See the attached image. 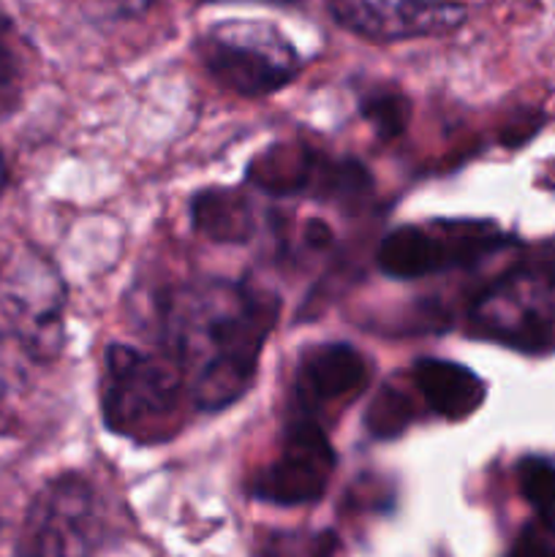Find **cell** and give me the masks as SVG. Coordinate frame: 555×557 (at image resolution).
Wrapping results in <instances>:
<instances>
[{
    "instance_id": "cell-20",
    "label": "cell",
    "mask_w": 555,
    "mask_h": 557,
    "mask_svg": "<svg viewBox=\"0 0 555 557\" xmlns=\"http://www.w3.org/2000/svg\"><path fill=\"white\" fill-rule=\"evenodd\" d=\"M156 0H103V11L109 16H118V20H128V16L145 14Z\"/></svg>"
},
{
    "instance_id": "cell-15",
    "label": "cell",
    "mask_w": 555,
    "mask_h": 557,
    "mask_svg": "<svg viewBox=\"0 0 555 557\" xmlns=\"http://www.w3.org/2000/svg\"><path fill=\"white\" fill-rule=\"evenodd\" d=\"M27 60L22 38L9 16L0 14V117L16 112L25 98Z\"/></svg>"
},
{
    "instance_id": "cell-11",
    "label": "cell",
    "mask_w": 555,
    "mask_h": 557,
    "mask_svg": "<svg viewBox=\"0 0 555 557\" xmlns=\"http://www.w3.org/2000/svg\"><path fill=\"white\" fill-rule=\"evenodd\" d=\"M414 389L422 395L424 406L441 419L462 422L473 417L488 397V386L473 370L452 359L422 357L411 368Z\"/></svg>"
},
{
    "instance_id": "cell-19",
    "label": "cell",
    "mask_w": 555,
    "mask_h": 557,
    "mask_svg": "<svg viewBox=\"0 0 555 557\" xmlns=\"http://www.w3.org/2000/svg\"><path fill=\"white\" fill-rule=\"evenodd\" d=\"M504 557H555V544L536 528H526Z\"/></svg>"
},
{
    "instance_id": "cell-14",
    "label": "cell",
    "mask_w": 555,
    "mask_h": 557,
    "mask_svg": "<svg viewBox=\"0 0 555 557\" xmlns=\"http://www.w3.org/2000/svg\"><path fill=\"white\" fill-rule=\"evenodd\" d=\"M414 422V403L406 386L384 384L365 411V430L370 438L390 441L406 433Z\"/></svg>"
},
{
    "instance_id": "cell-7",
    "label": "cell",
    "mask_w": 555,
    "mask_h": 557,
    "mask_svg": "<svg viewBox=\"0 0 555 557\" xmlns=\"http://www.w3.org/2000/svg\"><path fill=\"white\" fill-rule=\"evenodd\" d=\"M337 457L319 419L294 417L283 430L278 455L261 468L250 495L272 506H308L324 498Z\"/></svg>"
},
{
    "instance_id": "cell-12",
    "label": "cell",
    "mask_w": 555,
    "mask_h": 557,
    "mask_svg": "<svg viewBox=\"0 0 555 557\" xmlns=\"http://www.w3.org/2000/svg\"><path fill=\"white\" fill-rule=\"evenodd\" d=\"M324 161L326 158L316 156L303 145H278L254 158L248 166V180L272 196H294L305 190L316 194Z\"/></svg>"
},
{
    "instance_id": "cell-10",
    "label": "cell",
    "mask_w": 555,
    "mask_h": 557,
    "mask_svg": "<svg viewBox=\"0 0 555 557\" xmlns=\"http://www.w3.org/2000/svg\"><path fill=\"white\" fill-rule=\"evenodd\" d=\"M368 359L351 343H316L303 351L294 375L297 417L316 419L332 403H346L368 384Z\"/></svg>"
},
{
    "instance_id": "cell-17",
    "label": "cell",
    "mask_w": 555,
    "mask_h": 557,
    "mask_svg": "<svg viewBox=\"0 0 555 557\" xmlns=\"http://www.w3.org/2000/svg\"><path fill=\"white\" fill-rule=\"evenodd\" d=\"M359 112H362V117L373 125V131L381 139L392 141L406 131L408 117H411V101H408L400 90L381 87V90L368 92V96L359 101Z\"/></svg>"
},
{
    "instance_id": "cell-16",
    "label": "cell",
    "mask_w": 555,
    "mask_h": 557,
    "mask_svg": "<svg viewBox=\"0 0 555 557\" xmlns=\"http://www.w3.org/2000/svg\"><path fill=\"white\" fill-rule=\"evenodd\" d=\"M337 549L335 531H270L261 536L256 557H335Z\"/></svg>"
},
{
    "instance_id": "cell-22",
    "label": "cell",
    "mask_w": 555,
    "mask_h": 557,
    "mask_svg": "<svg viewBox=\"0 0 555 557\" xmlns=\"http://www.w3.org/2000/svg\"><path fill=\"white\" fill-rule=\"evenodd\" d=\"M272 3H297V0H272Z\"/></svg>"
},
{
    "instance_id": "cell-9",
    "label": "cell",
    "mask_w": 555,
    "mask_h": 557,
    "mask_svg": "<svg viewBox=\"0 0 555 557\" xmlns=\"http://www.w3.org/2000/svg\"><path fill=\"white\" fill-rule=\"evenodd\" d=\"M335 22L368 41H408L446 36L466 22L457 0H324Z\"/></svg>"
},
{
    "instance_id": "cell-4",
    "label": "cell",
    "mask_w": 555,
    "mask_h": 557,
    "mask_svg": "<svg viewBox=\"0 0 555 557\" xmlns=\"http://www.w3.org/2000/svg\"><path fill=\"white\" fill-rule=\"evenodd\" d=\"M0 313L33 359L58 357L63 348L65 283L58 267L30 245L0 256Z\"/></svg>"
},
{
    "instance_id": "cell-5",
    "label": "cell",
    "mask_w": 555,
    "mask_h": 557,
    "mask_svg": "<svg viewBox=\"0 0 555 557\" xmlns=\"http://www.w3.org/2000/svg\"><path fill=\"white\" fill-rule=\"evenodd\" d=\"M506 237L488 221H435L430 226H397L381 239L375 261L395 281H419L457 267L477 264Z\"/></svg>"
},
{
    "instance_id": "cell-8",
    "label": "cell",
    "mask_w": 555,
    "mask_h": 557,
    "mask_svg": "<svg viewBox=\"0 0 555 557\" xmlns=\"http://www.w3.org/2000/svg\"><path fill=\"white\" fill-rule=\"evenodd\" d=\"M101 528V498L96 487L76 473L49 482L33 504L30 542L38 555L90 557Z\"/></svg>"
},
{
    "instance_id": "cell-18",
    "label": "cell",
    "mask_w": 555,
    "mask_h": 557,
    "mask_svg": "<svg viewBox=\"0 0 555 557\" xmlns=\"http://www.w3.org/2000/svg\"><path fill=\"white\" fill-rule=\"evenodd\" d=\"M517 484L520 495L544 517V522L555 517V462L544 457H526L517 466Z\"/></svg>"
},
{
    "instance_id": "cell-1",
    "label": "cell",
    "mask_w": 555,
    "mask_h": 557,
    "mask_svg": "<svg viewBox=\"0 0 555 557\" xmlns=\"http://www.w3.org/2000/svg\"><path fill=\"white\" fill-rule=\"evenodd\" d=\"M278 315L275 294L250 283L205 277L169 288L161 302L163 357L180 370L196 411L215 413L243 400Z\"/></svg>"
},
{
    "instance_id": "cell-2",
    "label": "cell",
    "mask_w": 555,
    "mask_h": 557,
    "mask_svg": "<svg viewBox=\"0 0 555 557\" xmlns=\"http://www.w3.org/2000/svg\"><path fill=\"white\" fill-rule=\"evenodd\" d=\"M185 384L172 359L112 343L103 357L101 419L109 433L136 444H161L180 422Z\"/></svg>"
},
{
    "instance_id": "cell-13",
    "label": "cell",
    "mask_w": 555,
    "mask_h": 557,
    "mask_svg": "<svg viewBox=\"0 0 555 557\" xmlns=\"http://www.w3.org/2000/svg\"><path fill=\"white\" fill-rule=\"evenodd\" d=\"M190 223L212 243L234 245L254 237V207L248 196L234 188L199 190L190 201Z\"/></svg>"
},
{
    "instance_id": "cell-6",
    "label": "cell",
    "mask_w": 555,
    "mask_h": 557,
    "mask_svg": "<svg viewBox=\"0 0 555 557\" xmlns=\"http://www.w3.org/2000/svg\"><path fill=\"white\" fill-rule=\"evenodd\" d=\"M473 332L520 351H544L553 343V283L533 270L511 272L471 308Z\"/></svg>"
},
{
    "instance_id": "cell-3",
    "label": "cell",
    "mask_w": 555,
    "mask_h": 557,
    "mask_svg": "<svg viewBox=\"0 0 555 557\" xmlns=\"http://www.w3.org/2000/svg\"><path fill=\"white\" fill-rule=\"evenodd\" d=\"M196 52L218 85L248 98L283 90L303 65L281 27L261 20H226L207 27Z\"/></svg>"
},
{
    "instance_id": "cell-21",
    "label": "cell",
    "mask_w": 555,
    "mask_h": 557,
    "mask_svg": "<svg viewBox=\"0 0 555 557\" xmlns=\"http://www.w3.org/2000/svg\"><path fill=\"white\" fill-rule=\"evenodd\" d=\"M5 180H9V169H5V161H3V152H0V190L5 188Z\"/></svg>"
}]
</instances>
